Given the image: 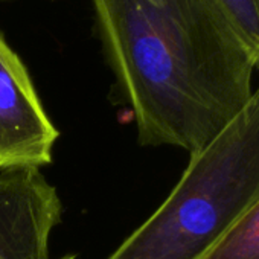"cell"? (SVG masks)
I'll list each match as a JSON object with an SVG mask.
<instances>
[{
    "label": "cell",
    "instance_id": "6",
    "mask_svg": "<svg viewBox=\"0 0 259 259\" xmlns=\"http://www.w3.org/2000/svg\"><path fill=\"white\" fill-rule=\"evenodd\" d=\"M259 63V0H218Z\"/></svg>",
    "mask_w": 259,
    "mask_h": 259
},
{
    "label": "cell",
    "instance_id": "3",
    "mask_svg": "<svg viewBox=\"0 0 259 259\" xmlns=\"http://www.w3.org/2000/svg\"><path fill=\"white\" fill-rule=\"evenodd\" d=\"M58 138L26 66L0 32V171L51 165Z\"/></svg>",
    "mask_w": 259,
    "mask_h": 259
},
{
    "label": "cell",
    "instance_id": "8",
    "mask_svg": "<svg viewBox=\"0 0 259 259\" xmlns=\"http://www.w3.org/2000/svg\"><path fill=\"white\" fill-rule=\"evenodd\" d=\"M60 259H75V256H73V254H67V256H63V257H60Z\"/></svg>",
    "mask_w": 259,
    "mask_h": 259
},
{
    "label": "cell",
    "instance_id": "1",
    "mask_svg": "<svg viewBox=\"0 0 259 259\" xmlns=\"http://www.w3.org/2000/svg\"><path fill=\"white\" fill-rule=\"evenodd\" d=\"M116 89L144 147L191 154L242 110L259 67L218 0H90Z\"/></svg>",
    "mask_w": 259,
    "mask_h": 259
},
{
    "label": "cell",
    "instance_id": "5",
    "mask_svg": "<svg viewBox=\"0 0 259 259\" xmlns=\"http://www.w3.org/2000/svg\"><path fill=\"white\" fill-rule=\"evenodd\" d=\"M201 259H259V200Z\"/></svg>",
    "mask_w": 259,
    "mask_h": 259
},
{
    "label": "cell",
    "instance_id": "7",
    "mask_svg": "<svg viewBox=\"0 0 259 259\" xmlns=\"http://www.w3.org/2000/svg\"><path fill=\"white\" fill-rule=\"evenodd\" d=\"M0 2H16V0H0ZM45 2H58V0H45Z\"/></svg>",
    "mask_w": 259,
    "mask_h": 259
},
{
    "label": "cell",
    "instance_id": "2",
    "mask_svg": "<svg viewBox=\"0 0 259 259\" xmlns=\"http://www.w3.org/2000/svg\"><path fill=\"white\" fill-rule=\"evenodd\" d=\"M259 69V67H257ZM259 200V81L159 209L107 259H201Z\"/></svg>",
    "mask_w": 259,
    "mask_h": 259
},
{
    "label": "cell",
    "instance_id": "4",
    "mask_svg": "<svg viewBox=\"0 0 259 259\" xmlns=\"http://www.w3.org/2000/svg\"><path fill=\"white\" fill-rule=\"evenodd\" d=\"M63 203L38 169L0 174V259H49Z\"/></svg>",
    "mask_w": 259,
    "mask_h": 259
}]
</instances>
